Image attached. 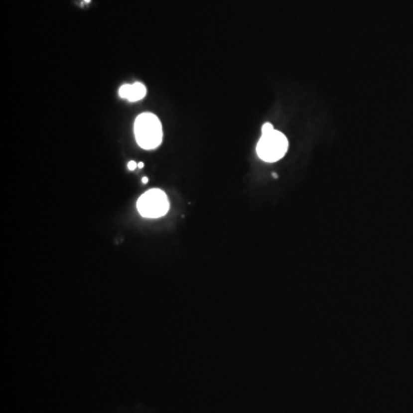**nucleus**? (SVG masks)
<instances>
[{"mask_svg": "<svg viewBox=\"0 0 413 413\" xmlns=\"http://www.w3.org/2000/svg\"><path fill=\"white\" fill-rule=\"evenodd\" d=\"M135 136L138 145L143 149H154L161 145L162 124L156 115L143 113L136 119Z\"/></svg>", "mask_w": 413, "mask_h": 413, "instance_id": "obj_1", "label": "nucleus"}, {"mask_svg": "<svg viewBox=\"0 0 413 413\" xmlns=\"http://www.w3.org/2000/svg\"><path fill=\"white\" fill-rule=\"evenodd\" d=\"M287 149L288 140L286 136L276 130L262 135L256 147L257 155L265 162L279 161L286 154Z\"/></svg>", "mask_w": 413, "mask_h": 413, "instance_id": "obj_2", "label": "nucleus"}, {"mask_svg": "<svg viewBox=\"0 0 413 413\" xmlns=\"http://www.w3.org/2000/svg\"><path fill=\"white\" fill-rule=\"evenodd\" d=\"M170 203L168 196L161 189H149L140 196L137 202L139 214L146 218H158L168 213Z\"/></svg>", "mask_w": 413, "mask_h": 413, "instance_id": "obj_3", "label": "nucleus"}, {"mask_svg": "<svg viewBox=\"0 0 413 413\" xmlns=\"http://www.w3.org/2000/svg\"><path fill=\"white\" fill-rule=\"evenodd\" d=\"M120 97L134 102L141 100L146 96V88L141 83L136 82L134 84H124L120 88Z\"/></svg>", "mask_w": 413, "mask_h": 413, "instance_id": "obj_4", "label": "nucleus"}, {"mask_svg": "<svg viewBox=\"0 0 413 413\" xmlns=\"http://www.w3.org/2000/svg\"><path fill=\"white\" fill-rule=\"evenodd\" d=\"M274 130H275V129H274V126H272V124L265 123L264 126L262 127V135L269 134V132H271V131H274Z\"/></svg>", "mask_w": 413, "mask_h": 413, "instance_id": "obj_5", "label": "nucleus"}, {"mask_svg": "<svg viewBox=\"0 0 413 413\" xmlns=\"http://www.w3.org/2000/svg\"><path fill=\"white\" fill-rule=\"evenodd\" d=\"M91 2H92V0H79V1H78V6L82 7V8H83V7L89 6Z\"/></svg>", "mask_w": 413, "mask_h": 413, "instance_id": "obj_6", "label": "nucleus"}, {"mask_svg": "<svg viewBox=\"0 0 413 413\" xmlns=\"http://www.w3.org/2000/svg\"><path fill=\"white\" fill-rule=\"evenodd\" d=\"M136 168H138V163H136L135 161H130L128 163V169L129 170H135Z\"/></svg>", "mask_w": 413, "mask_h": 413, "instance_id": "obj_7", "label": "nucleus"}, {"mask_svg": "<svg viewBox=\"0 0 413 413\" xmlns=\"http://www.w3.org/2000/svg\"><path fill=\"white\" fill-rule=\"evenodd\" d=\"M141 181H142V184H147V183H148V178L143 177L142 179H141Z\"/></svg>", "mask_w": 413, "mask_h": 413, "instance_id": "obj_8", "label": "nucleus"}, {"mask_svg": "<svg viewBox=\"0 0 413 413\" xmlns=\"http://www.w3.org/2000/svg\"><path fill=\"white\" fill-rule=\"evenodd\" d=\"M138 168H140V169L143 168V163H142V162H139V163H138Z\"/></svg>", "mask_w": 413, "mask_h": 413, "instance_id": "obj_9", "label": "nucleus"}]
</instances>
